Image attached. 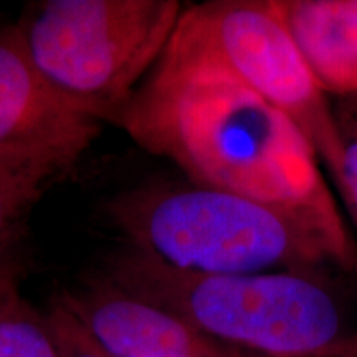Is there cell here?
<instances>
[{"label": "cell", "instance_id": "6da1fadb", "mask_svg": "<svg viewBox=\"0 0 357 357\" xmlns=\"http://www.w3.org/2000/svg\"><path fill=\"white\" fill-rule=\"evenodd\" d=\"M147 153L192 184L242 195L318 235L342 270L357 248L301 129L263 98L208 66L160 56L119 119Z\"/></svg>", "mask_w": 357, "mask_h": 357}, {"label": "cell", "instance_id": "7a4b0ae2", "mask_svg": "<svg viewBox=\"0 0 357 357\" xmlns=\"http://www.w3.org/2000/svg\"><path fill=\"white\" fill-rule=\"evenodd\" d=\"M105 275L247 354L357 357L356 324L316 271L195 275L129 247L111 258Z\"/></svg>", "mask_w": 357, "mask_h": 357}, {"label": "cell", "instance_id": "3957f363", "mask_svg": "<svg viewBox=\"0 0 357 357\" xmlns=\"http://www.w3.org/2000/svg\"><path fill=\"white\" fill-rule=\"evenodd\" d=\"M109 220L132 248L195 275L341 268L318 235L265 204L197 184H149L116 197Z\"/></svg>", "mask_w": 357, "mask_h": 357}, {"label": "cell", "instance_id": "277c9868", "mask_svg": "<svg viewBox=\"0 0 357 357\" xmlns=\"http://www.w3.org/2000/svg\"><path fill=\"white\" fill-rule=\"evenodd\" d=\"M184 8L178 0H45L15 26L58 98L98 123L118 126Z\"/></svg>", "mask_w": 357, "mask_h": 357}, {"label": "cell", "instance_id": "5b68a950", "mask_svg": "<svg viewBox=\"0 0 357 357\" xmlns=\"http://www.w3.org/2000/svg\"><path fill=\"white\" fill-rule=\"evenodd\" d=\"M164 56L225 75L301 129L334 174L341 159L336 111L312 77L273 0H212L185 7Z\"/></svg>", "mask_w": 357, "mask_h": 357}, {"label": "cell", "instance_id": "8992f818", "mask_svg": "<svg viewBox=\"0 0 357 357\" xmlns=\"http://www.w3.org/2000/svg\"><path fill=\"white\" fill-rule=\"evenodd\" d=\"M100 126L48 88L17 26L0 32V159L48 162L71 171Z\"/></svg>", "mask_w": 357, "mask_h": 357}, {"label": "cell", "instance_id": "52a82bcc", "mask_svg": "<svg viewBox=\"0 0 357 357\" xmlns=\"http://www.w3.org/2000/svg\"><path fill=\"white\" fill-rule=\"evenodd\" d=\"M56 300L109 357H248L176 312L119 287L106 275L89 278Z\"/></svg>", "mask_w": 357, "mask_h": 357}, {"label": "cell", "instance_id": "ba28073f", "mask_svg": "<svg viewBox=\"0 0 357 357\" xmlns=\"http://www.w3.org/2000/svg\"><path fill=\"white\" fill-rule=\"evenodd\" d=\"M326 95L357 96V0H273Z\"/></svg>", "mask_w": 357, "mask_h": 357}, {"label": "cell", "instance_id": "9c48e42d", "mask_svg": "<svg viewBox=\"0 0 357 357\" xmlns=\"http://www.w3.org/2000/svg\"><path fill=\"white\" fill-rule=\"evenodd\" d=\"M20 266L0 260V357H63L47 314L20 291Z\"/></svg>", "mask_w": 357, "mask_h": 357}, {"label": "cell", "instance_id": "30bf717a", "mask_svg": "<svg viewBox=\"0 0 357 357\" xmlns=\"http://www.w3.org/2000/svg\"><path fill=\"white\" fill-rule=\"evenodd\" d=\"M68 172L48 162L0 159V260L12 255L42 195Z\"/></svg>", "mask_w": 357, "mask_h": 357}, {"label": "cell", "instance_id": "8fae6325", "mask_svg": "<svg viewBox=\"0 0 357 357\" xmlns=\"http://www.w3.org/2000/svg\"><path fill=\"white\" fill-rule=\"evenodd\" d=\"M334 111L341 137V159L333 177L357 223V116L344 102H341Z\"/></svg>", "mask_w": 357, "mask_h": 357}, {"label": "cell", "instance_id": "7c38bea8", "mask_svg": "<svg viewBox=\"0 0 357 357\" xmlns=\"http://www.w3.org/2000/svg\"><path fill=\"white\" fill-rule=\"evenodd\" d=\"M45 314L55 333L63 357H109L86 336L77 319L56 298L52 301Z\"/></svg>", "mask_w": 357, "mask_h": 357}, {"label": "cell", "instance_id": "4fadbf2b", "mask_svg": "<svg viewBox=\"0 0 357 357\" xmlns=\"http://www.w3.org/2000/svg\"><path fill=\"white\" fill-rule=\"evenodd\" d=\"M344 105L349 108L352 113H354L357 116V96H352V98H344Z\"/></svg>", "mask_w": 357, "mask_h": 357}, {"label": "cell", "instance_id": "5bb4252c", "mask_svg": "<svg viewBox=\"0 0 357 357\" xmlns=\"http://www.w3.org/2000/svg\"><path fill=\"white\" fill-rule=\"evenodd\" d=\"M248 357H258V356H252V354H250V356H248Z\"/></svg>", "mask_w": 357, "mask_h": 357}]
</instances>
